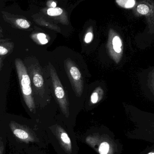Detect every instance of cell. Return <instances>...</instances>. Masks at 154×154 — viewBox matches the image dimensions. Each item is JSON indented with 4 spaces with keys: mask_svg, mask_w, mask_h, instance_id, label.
Listing matches in <instances>:
<instances>
[{
    "mask_svg": "<svg viewBox=\"0 0 154 154\" xmlns=\"http://www.w3.org/2000/svg\"><path fill=\"white\" fill-rule=\"evenodd\" d=\"M109 145L106 142H104L100 144L99 147L100 154H107L109 151Z\"/></svg>",
    "mask_w": 154,
    "mask_h": 154,
    "instance_id": "8fae6325",
    "label": "cell"
},
{
    "mask_svg": "<svg viewBox=\"0 0 154 154\" xmlns=\"http://www.w3.org/2000/svg\"><path fill=\"white\" fill-rule=\"evenodd\" d=\"M16 22L18 26L23 29H28L30 27V23L24 19H18L16 20Z\"/></svg>",
    "mask_w": 154,
    "mask_h": 154,
    "instance_id": "7c38bea8",
    "label": "cell"
},
{
    "mask_svg": "<svg viewBox=\"0 0 154 154\" xmlns=\"http://www.w3.org/2000/svg\"><path fill=\"white\" fill-rule=\"evenodd\" d=\"M33 81L36 88H41L43 86L44 80L41 74L38 73H35L33 75Z\"/></svg>",
    "mask_w": 154,
    "mask_h": 154,
    "instance_id": "ba28073f",
    "label": "cell"
},
{
    "mask_svg": "<svg viewBox=\"0 0 154 154\" xmlns=\"http://www.w3.org/2000/svg\"><path fill=\"white\" fill-rule=\"evenodd\" d=\"M99 99L98 94L97 92L92 93L91 96V101L93 104H96L98 102Z\"/></svg>",
    "mask_w": 154,
    "mask_h": 154,
    "instance_id": "5bb4252c",
    "label": "cell"
},
{
    "mask_svg": "<svg viewBox=\"0 0 154 154\" xmlns=\"http://www.w3.org/2000/svg\"><path fill=\"white\" fill-rule=\"evenodd\" d=\"M154 154V153H153V152H150V153H149V154Z\"/></svg>",
    "mask_w": 154,
    "mask_h": 154,
    "instance_id": "d6986e66",
    "label": "cell"
},
{
    "mask_svg": "<svg viewBox=\"0 0 154 154\" xmlns=\"http://www.w3.org/2000/svg\"><path fill=\"white\" fill-rule=\"evenodd\" d=\"M15 63L24 101L29 109L33 112L35 109V105L32 97L30 77L22 61L20 59H17L15 60Z\"/></svg>",
    "mask_w": 154,
    "mask_h": 154,
    "instance_id": "6da1fadb",
    "label": "cell"
},
{
    "mask_svg": "<svg viewBox=\"0 0 154 154\" xmlns=\"http://www.w3.org/2000/svg\"><path fill=\"white\" fill-rule=\"evenodd\" d=\"M37 38H38L39 41H40L43 39L46 38V36L44 33H39L37 35Z\"/></svg>",
    "mask_w": 154,
    "mask_h": 154,
    "instance_id": "2e32d148",
    "label": "cell"
},
{
    "mask_svg": "<svg viewBox=\"0 0 154 154\" xmlns=\"http://www.w3.org/2000/svg\"><path fill=\"white\" fill-rule=\"evenodd\" d=\"M133 12L136 17H144L148 24H154V1L153 0L140 1L133 8Z\"/></svg>",
    "mask_w": 154,
    "mask_h": 154,
    "instance_id": "3957f363",
    "label": "cell"
},
{
    "mask_svg": "<svg viewBox=\"0 0 154 154\" xmlns=\"http://www.w3.org/2000/svg\"><path fill=\"white\" fill-rule=\"evenodd\" d=\"M56 5H57V4H56V3L55 2H52V3L51 6H52V7H53V8L56 7Z\"/></svg>",
    "mask_w": 154,
    "mask_h": 154,
    "instance_id": "ac0fdd59",
    "label": "cell"
},
{
    "mask_svg": "<svg viewBox=\"0 0 154 154\" xmlns=\"http://www.w3.org/2000/svg\"><path fill=\"white\" fill-rule=\"evenodd\" d=\"M59 138L61 144L68 152H71V143L68 134L63 130H60L59 133Z\"/></svg>",
    "mask_w": 154,
    "mask_h": 154,
    "instance_id": "5b68a950",
    "label": "cell"
},
{
    "mask_svg": "<svg viewBox=\"0 0 154 154\" xmlns=\"http://www.w3.org/2000/svg\"><path fill=\"white\" fill-rule=\"evenodd\" d=\"M63 12V10L60 8H50L47 10L48 15L52 16H58L61 15Z\"/></svg>",
    "mask_w": 154,
    "mask_h": 154,
    "instance_id": "30bf717a",
    "label": "cell"
},
{
    "mask_svg": "<svg viewBox=\"0 0 154 154\" xmlns=\"http://www.w3.org/2000/svg\"><path fill=\"white\" fill-rule=\"evenodd\" d=\"M40 42L41 44H47L48 42V40L46 38L43 39L39 41Z\"/></svg>",
    "mask_w": 154,
    "mask_h": 154,
    "instance_id": "e0dca14e",
    "label": "cell"
},
{
    "mask_svg": "<svg viewBox=\"0 0 154 154\" xmlns=\"http://www.w3.org/2000/svg\"><path fill=\"white\" fill-rule=\"evenodd\" d=\"M8 53V50L5 48L1 46L0 47V55L1 56L6 55Z\"/></svg>",
    "mask_w": 154,
    "mask_h": 154,
    "instance_id": "9a60e30c",
    "label": "cell"
},
{
    "mask_svg": "<svg viewBox=\"0 0 154 154\" xmlns=\"http://www.w3.org/2000/svg\"><path fill=\"white\" fill-rule=\"evenodd\" d=\"M93 33L91 32H88L86 33V36L85 37V42L86 43H89L92 41L93 39Z\"/></svg>",
    "mask_w": 154,
    "mask_h": 154,
    "instance_id": "4fadbf2b",
    "label": "cell"
},
{
    "mask_svg": "<svg viewBox=\"0 0 154 154\" xmlns=\"http://www.w3.org/2000/svg\"><path fill=\"white\" fill-rule=\"evenodd\" d=\"M113 45L114 50L117 53H120L122 49L121 47L122 46L121 39L118 36H115L113 39Z\"/></svg>",
    "mask_w": 154,
    "mask_h": 154,
    "instance_id": "9c48e42d",
    "label": "cell"
},
{
    "mask_svg": "<svg viewBox=\"0 0 154 154\" xmlns=\"http://www.w3.org/2000/svg\"><path fill=\"white\" fill-rule=\"evenodd\" d=\"M70 60H66L67 71L77 96L80 97L83 91V82L79 69Z\"/></svg>",
    "mask_w": 154,
    "mask_h": 154,
    "instance_id": "277c9868",
    "label": "cell"
},
{
    "mask_svg": "<svg viewBox=\"0 0 154 154\" xmlns=\"http://www.w3.org/2000/svg\"><path fill=\"white\" fill-rule=\"evenodd\" d=\"M14 134L19 139L24 141H32V138L31 137L28 132L21 128H12Z\"/></svg>",
    "mask_w": 154,
    "mask_h": 154,
    "instance_id": "8992f818",
    "label": "cell"
},
{
    "mask_svg": "<svg viewBox=\"0 0 154 154\" xmlns=\"http://www.w3.org/2000/svg\"><path fill=\"white\" fill-rule=\"evenodd\" d=\"M49 68L56 98L58 100L60 106L63 113L66 116H68L69 113L68 106L65 91L57 75L55 69H54L50 63L49 64Z\"/></svg>",
    "mask_w": 154,
    "mask_h": 154,
    "instance_id": "7a4b0ae2",
    "label": "cell"
},
{
    "mask_svg": "<svg viewBox=\"0 0 154 154\" xmlns=\"http://www.w3.org/2000/svg\"><path fill=\"white\" fill-rule=\"evenodd\" d=\"M116 2L120 7L125 9L134 8L136 5L135 0H116Z\"/></svg>",
    "mask_w": 154,
    "mask_h": 154,
    "instance_id": "52a82bcc",
    "label": "cell"
}]
</instances>
